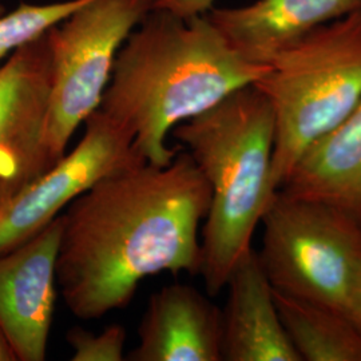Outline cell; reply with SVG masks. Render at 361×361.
Listing matches in <instances>:
<instances>
[{
	"instance_id": "obj_1",
	"label": "cell",
	"mask_w": 361,
	"mask_h": 361,
	"mask_svg": "<svg viewBox=\"0 0 361 361\" xmlns=\"http://www.w3.org/2000/svg\"><path fill=\"white\" fill-rule=\"evenodd\" d=\"M210 186L180 147L166 166L119 170L80 194L63 213L56 284L82 320L126 307L138 285L162 271L200 274L198 226Z\"/></svg>"
},
{
	"instance_id": "obj_2",
	"label": "cell",
	"mask_w": 361,
	"mask_h": 361,
	"mask_svg": "<svg viewBox=\"0 0 361 361\" xmlns=\"http://www.w3.org/2000/svg\"><path fill=\"white\" fill-rule=\"evenodd\" d=\"M268 70L235 51L207 13L152 8L118 52L99 110L129 133L145 162L166 166L180 150L169 133Z\"/></svg>"
},
{
	"instance_id": "obj_3",
	"label": "cell",
	"mask_w": 361,
	"mask_h": 361,
	"mask_svg": "<svg viewBox=\"0 0 361 361\" xmlns=\"http://www.w3.org/2000/svg\"><path fill=\"white\" fill-rule=\"evenodd\" d=\"M171 134L210 186L200 274L207 293L216 296L237 261L252 249L255 231L277 192L271 180L274 116L267 97L249 85Z\"/></svg>"
},
{
	"instance_id": "obj_4",
	"label": "cell",
	"mask_w": 361,
	"mask_h": 361,
	"mask_svg": "<svg viewBox=\"0 0 361 361\" xmlns=\"http://www.w3.org/2000/svg\"><path fill=\"white\" fill-rule=\"evenodd\" d=\"M267 65L255 86L274 116L271 180L279 190L310 145L361 102V8L313 30Z\"/></svg>"
},
{
	"instance_id": "obj_5",
	"label": "cell",
	"mask_w": 361,
	"mask_h": 361,
	"mask_svg": "<svg viewBox=\"0 0 361 361\" xmlns=\"http://www.w3.org/2000/svg\"><path fill=\"white\" fill-rule=\"evenodd\" d=\"M261 224L258 257L273 289L345 313L361 271V222L277 190Z\"/></svg>"
},
{
	"instance_id": "obj_6",
	"label": "cell",
	"mask_w": 361,
	"mask_h": 361,
	"mask_svg": "<svg viewBox=\"0 0 361 361\" xmlns=\"http://www.w3.org/2000/svg\"><path fill=\"white\" fill-rule=\"evenodd\" d=\"M150 10L152 0H87L49 30L51 87L44 145L50 168L99 109L118 52Z\"/></svg>"
},
{
	"instance_id": "obj_7",
	"label": "cell",
	"mask_w": 361,
	"mask_h": 361,
	"mask_svg": "<svg viewBox=\"0 0 361 361\" xmlns=\"http://www.w3.org/2000/svg\"><path fill=\"white\" fill-rule=\"evenodd\" d=\"M85 125L70 153L0 207V255L34 237L97 182L145 162L129 133L99 109Z\"/></svg>"
},
{
	"instance_id": "obj_8",
	"label": "cell",
	"mask_w": 361,
	"mask_h": 361,
	"mask_svg": "<svg viewBox=\"0 0 361 361\" xmlns=\"http://www.w3.org/2000/svg\"><path fill=\"white\" fill-rule=\"evenodd\" d=\"M47 32L0 66V207L50 168L44 145L51 87Z\"/></svg>"
},
{
	"instance_id": "obj_9",
	"label": "cell",
	"mask_w": 361,
	"mask_h": 361,
	"mask_svg": "<svg viewBox=\"0 0 361 361\" xmlns=\"http://www.w3.org/2000/svg\"><path fill=\"white\" fill-rule=\"evenodd\" d=\"M63 216L0 255V326L18 361H43L56 300V261Z\"/></svg>"
},
{
	"instance_id": "obj_10",
	"label": "cell",
	"mask_w": 361,
	"mask_h": 361,
	"mask_svg": "<svg viewBox=\"0 0 361 361\" xmlns=\"http://www.w3.org/2000/svg\"><path fill=\"white\" fill-rule=\"evenodd\" d=\"M138 335L128 360H222V312L190 285H168L153 293Z\"/></svg>"
},
{
	"instance_id": "obj_11",
	"label": "cell",
	"mask_w": 361,
	"mask_h": 361,
	"mask_svg": "<svg viewBox=\"0 0 361 361\" xmlns=\"http://www.w3.org/2000/svg\"><path fill=\"white\" fill-rule=\"evenodd\" d=\"M222 360L302 361L293 347L257 252L247 250L228 279Z\"/></svg>"
},
{
	"instance_id": "obj_12",
	"label": "cell",
	"mask_w": 361,
	"mask_h": 361,
	"mask_svg": "<svg viewBox=\"0 0 361 361\" xmlns=\"http://www.w3.org/2000/svg\"><path fill=\"white\" fill-rule=\"evenodd\" d=\"M361 8V0H257L207 13L235 51L267 65L313 30Z\"/></svg>"
},
{
	"instance_id": "obj_13",
	"label": "cell",
	"mask_w": 361,
	"mask_h": 361,
	"mask_svg": "<svg viewBox=\"0 0 361 361\" xmlns=\"http://www.w3.org/2000/svg\"><path fill=\"white\" fill-rule=\"evenodd\" d=\"M279 190L332 205L361 222V102L310 145Z\"/></svg>"
},
{
	"instance_id": "obj_14",
	"label": "cell",
	"mask_w": 361,
	"mask_h": 361,
	"mask_svg": "<svg viewBox=\"0 0 361 361\" xmlns=\"http://www.w3.org/2000/svg\"><path fill=\"white\" fill-rule=\"evenodd\" d=\"M288 336L304 361H361V332L340 310L273 289Z\"/></svg>"
},
{
	"instance_id": "obj_15",
	"label": "cell",
	"mask_w": 361,
	"mask_h": 361,
	"mask_svg": "<svg viewBox=\"0 0 361 361\" xmlns=\"http://www.w3.org/2000/svg\"><path fill=\"white\" fill-rule=\"evenodd\" d=\"M87 0H62L49 4L20 3L0 16V66L27 43L44 35Z\"/></svg>"
},
{
	"instance_id": "obj_16",
	"label": "cell",
	"mask_w": 361,
	"mask_h": 361,
	"mask_svg": "<svg viewBox=\"0 0 361 361\" xmlns=\"http://www.w3.org/2000/svg\"><path fill=\"white\" fill-rule=\"evenodd\" d=\"M128 334L125 326L114 324L101 334H92L85 328H71L66 340L73 349V361L125 360V345Z\"/></svg>"
},
{
	"instance_id": "obj_17",
	"label": "cell",
	"mask_w": 361,
	"mask_h": 361,
	"mask_svg": "<svg viewBox=\"0 0 361 361\" xmlns=\"http://www.w3.org/2000/svg\"><path fill=\"white\" fill-rule=\"evenodd\" d=\"M216 0H152V8L168 10L180 16H195L209 13Z\"/></svg>"
},
{
	"instance_id": "obj_18",
	"label": "cell",
	"mask_w": 361,
	"mask_h": 361,
	"mask_svg": "<svg viewBox=\"0 0 361 361\" xmlns=\"http://www.w3.org/2000/svg\"><path fill=\"white\" fill-rule=\"evenodd\" d=\"M345 314L361 332V271H359L355 284L352 286Z\"/></svg>"
},
{
	"instance_id": "obj_19",
	"label": "cell",
	"mask_w": 361,
	"mask_h": 361,
	"mask_svg": "<svg viewBox=\"0 0 361 361\" xmlns=\"http://www.w3.org/2000/svg\"><path fill=\"white\" fill-rule=\"evenodd\" d=\"M0 361H18V357L13 352V347L0 326Z\"/></svg>"
},
{
	"instance_id": "obj_20",
	"label": "cell",
	"mask_w": 361,
	"mask_h": 361,
	"mask_svg": "<svg viewBox=\"0 0 361 361\" xmlns=\"http://www.w3.org/2000/svg\"><path fill=\"white\" fill-rule=\"evenodd\" d=\"M1 11H3V6L0 4V13H1Z\"/></svg>"
}]
</instances>
